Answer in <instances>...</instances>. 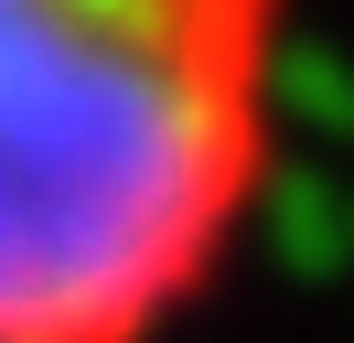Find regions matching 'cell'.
Returning a JSON list of instances; mask_svg holds the SVG:
<instances>
[{
	"label": "cell",
	"mask_w": 354,
	"mask_h": 343,
	"mask_svg": "<svg viewBox=\"0 0 354 343\" xmlns=\"http://www.w3.org/2000/svg\"><path fill=\"white\" fill-rule=\"evenodd\" d=\"M290 150V0H0V343H172Z\"/></svg>",
	"instance_id": "6da1fadb"
}]
</instances>
